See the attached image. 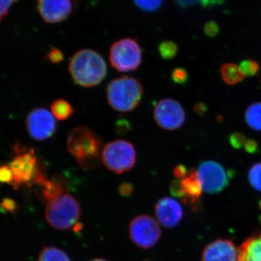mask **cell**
I'll return each instance as SVG.
<instances>
[{
	"label": "cell",
	"instance_id": "15",
	"mask_svg": "<svg viewBox=\"0 0 261 261\" xmlns=\"http://www.w3.org/2000/svg\"><path fill=\"white\" fill-rule=\"evenodd\" d=\"M239 249L231 240L219 239L205 247L201 261H238Z\"/></svg>",
	"mask_w": 261,
	"mask_h": 261
},
{
	"label": "cell",
	"instance_id": "13",
	"mask_svg": "<svg viewBox=\"0 0 261 261\" xmlns=\"http://www.w3.org/2000/svg\"><path fill=\"white\" fill-rule=\"evenodd\" d=\"M37 9L46 23H60L69 17L72 3L70 0H37Z\"/></svg>",
	"mask_w": 261,
	"mask_h": 261
},
{
	"label": "cell",
	"instance_id": "24",
	"mask_svg": "<svg viewBox=\"0 0 261 261\" xmlns=\"http://www.w3.org/2000/svg\"><path fill=\"white\" fill-rule=\"evenodd\" d=\"M240 67L245 76H255L260 70V63L252 60H244L240 63Z\"/></svg>",
	"mask_w": 261,
	"mask_h": 261
},
{
	"label": "cell",
	"instance_id": "20",
	"mask_svg": "<svg viewBox=\"0 0 261 261\" xmlns=\"http://www.w3.org/2000/svg\"><path fill=\"white\" fill-rule=\"evenodd\" d=\"M51 112L56 119L64 121L73 113L71 105L63 99H58L51 105Z\"/></svg>",
	"mask_w": 261,
	"mask_h": 261
},
{
	"label": "cell",
	"instance_id": "11",
	"mask_svg": "<svg viewBox=\"0 0 261 261\" xmlns=\"http://www.w3.org/2000/svg\"><path fill=\"white\" fill-rule=\"evenodd\" d=\"M25 126L29 135L36 141L50 138L57 128L56 118L51 112L43 108H35L25 118Z\"/></svg>",
	"mask_w": 261,
	"mask_h": 261
},
{
	"label": "cell",
	"instance_id": "9",
	"mask_svg": "<svg viewBox=\"0 0 261 261\" xmlns=\"http://www.w3.org/2000/svg\"><path fill=\"white\" fill-rule=\"evenodd\" d=\"M197 171L206 193H219L229 185L231 173L216 161H203L199 165Z\"/></svg>",
	"mask_w": 261,
	"mask_h": 261
},
{
	"label": "cell",
	"instance_id": "4",
	"mask_svg": "<svg viewBox=\"0 0 261 261\" xmlns=\"http://www.w3.org/2000/svg\"><path fill=\"white\" fill-rule=\"evenodd\" d=\"M143 95V87L140 81L130 76L115 79L108 84L107 99L115 111L128 113L139 106Z\"/></svg>",
	"mask_w": 261,
	"mask_h": 261
},
{
	"label": "cell",
	"instance_id": "40",
	"mask_svg": "<svg viewBox=\"0 0 261 261\" xmlns=\"http://www.w3.org/2000/svg\"><path fill=\"white\" fill-rule=\"evenodd\" d=\"M260 203H261V202H260ZM260 205H261V204H260Z\"/></svg>",
	"mask_w": 261,
	"mask_h": 261
},
{
	"label": "cell",
	"instance_id": "21",
	"mask_svg": "<svg viewBox=\"0 0 261 261\" xmlns=\"http://www.w3.org/2000/svg\"><path fill=\"white\" fill-rule=\"evenodd\" d=\"M38 261H70V259L61 249L51 246L44 247L42 249Z\"/></svg>",
	"mask_w": 261,
	"mask_h": 261
},
{
	"label": "cell",
	"instance_id": "25",
	"mask_svg": "<svg viewBox=\"0 0 261 261\" xmlns=\"http://www.w3.org/2000/svg\"><path fill=\"white\" fill-rule=\"evenodd\" d=\"M171 80L174 84L185 86L190 80V74L185 68L178 67L173 70L171 73Z\"/></svg>",
	"mask_w": 261,
	"mask_h": 261
},
{
	"label": "cell",
	"instance_id": "32",
	"mask_svg": "<svg viewBox=\"0 0 261 261\" xmlns=\"http://www.w3.org/2000/svg\"><path fill=\"white\" fill-rule=\"evenodd\" d=\"M18 1V0H0V6H1V8H0V18H1V20H3V18L8 15L10 7Z\"/></svg>",
	"mask_w": 261,
	"mask_h": 261
},
{
	"label": "cell",
	"instance_id": "3",
	"mask_svg": "<svg viewBox=\"0 0 261 261\" xmlns=\"http://www.w3.org/2000/svg\"><path fill=\"white\" fill-rule=\"evenodd\" d=\"M13 151L14 156L8 164L14 176V181L12 186L15 190H18L23 186L42 185L47 178L38 161L35 149H28L16 144Z\"/></svg>",
	"mask_w": 261,
	"mask_h": 261
},
{
	"label": "cell",
	"instance_id": "7",
	"mask_svg": "<svg viewBox=\"0 0 261 261\" xmlns=\"http://www.w3.org/2000/svg\"><path fill=\"white\" fill-rule=\"evenodd\" d=\"M110 63L121 73L134 71L140 67L142 61V49L135 39L125 38L111 45Z\"/></svg>",
	"mask_w": 261,
	"mask_h": 261
},
{
	"label": "cell",
	"instance_id": "6",
	"mask_svg": "<svg viewBox=\"0 0 261 261\" xmlns=\"http://www.w3.org/2000/svg\"><path fill=\"white\" fill-rule=\"evenodd\" d=\"M102 162L108 169L118 174L129 171L137 162L135 146L123 140L109 142L103 148Z\"/></svg>",
	"mask_w": 261,
	"mask_h": 261
},
{
	"label": "cell",
	"instance_id": "29",
	"mask_svg": "<svg viewBox=\"0 0 261 261\" xmlns=\"http://www.w3.org/2000/svg\"><path fill=\"white\" fill-rule=\"evenodd\" d=\"M0 181L2 183L13 185V181H14V176H13V171H12L9 165H3L0 167Z\"/></svg>",
	"mask_w": 261,
	"mask_h": 261
},
{
	"label": "cell",
	"instance_id": "27",
	"mask_svg": "<svg viewBox=\"0 0 261 261\" xmlns=\"http://www.w3.org/2000/svg\"><path fill=\"white\" fill-rule=\"evenodd\" d=\"M175 1L181 7H188L194 5H200L202 7H210L221 3V0H175Z\"/></svg>",
	"mask_w": 261,
	"mask_h": 261
},
{
	"label": "cell",
	"instance_id": "36",
	"mask_svg": "<svg viewBox=\"0 0 261 261\" xmlns=\"http://www.w3.org/2000/svg\"><path fill=\"white\" fill-rule=\"evenodd\" d=\"M189 171L185 165L179 164L173 168V173L176 179H183L188 175Z\"/></svg>",
	"mask_w": 261,
	"mask_h": 261
},
{
	"label": "cell",
	"instance_id": "37",
	"mask_svg": "<svg viewBox=\"0 0 261 261\" xmlns=\"http://www.w3.org/2000/svg\"><path fill=\"white\" fill-rule=\"evenodd\" d=\"M208 106L205 103L202 102H196L193 106V111L199 116H204L208 111Z\"/></svg>",
	"mask_w": 261,
	"mask_h": 261
},
{
	"label": "cell",
	"instance_id": "10",
	"mask_svg": "<svg viewBox=\"0 0 261 261\" xmlns=\"http://www.w3.org/2000/svg\"><path fill=\"white\" fill-rule=\"evenodd\" d=\"M153 116L161 128L174 130L181 128L186 120V114L181 103L171 98L161 99L154 108Z\"/></svg>",
	"mask_w": 261,
	"mask_h": 261
},
{
	"label": "cell",
	"instance_id": "22",
	"mask_svg": "<svg viewBox=\"0 0 261 261\" xmlns=\"http://www.w3.org/2000/svg\"><path fill=\"white\" fill-rule=\"evenodd\" d=\"M159 51L163 59L172 60L177 56L178 45L172 41H164L160 44Z\"/></svg>",
	"mask_w": 261,
	"mask_h": 261
},
{
	"label": "cell",
	"instance_id": "5",
	"mask_svg": "<svg viewBox=\"0 0 261 261\" xmlns=\"http://www.w3.org/2000/svg\"><path fill=\"white\" fill-rule=\"evenodd\" d=\"M81 216L80 202L65 192L47 203L45 218L51 227L67 230L77 224Z\"/></svg>",
	"mask_w": 261,
	"mask_h": 261
},
{
	"label": "cell",
	"instance_id": "31",
	"mask_svg": "<svg viewBox=\"0 0 261 261\" xmlns=\"http://www.w3.org/2000/svg\"><path fill=\"white\" fill-rule=\"evenodd\" d=\"M1 207L5 212H9L10 214H14L17 210V204L13 199L5 197L2 201Z\"/></svg>",
	"mask_w": 261,
	"mask_h": 261
},
{
	"label": "cell",
	"instance_id": "2",
	"mask_svg": "<svg viewBox=\"0 0 261 261\" xmlns=\"http://www.w3.org/2000/svg\"><path fill=\"white\" fill-rule=\"evenodd\" d=\"M68 69L75 84L86 88L99 85L107 75L106 61L91 49L76 51L70 59Z\"/></svg>",
	"mask_w": 261,
	"mask_h": 261
},
{
	"label": "cell",
	"instance_id": "39",
	"mask_svg": "<svg viewBox=\"0 0 261 261\" xmlns=\"http://www.w3.org/2000/svg\"><path fill=\"white\" fill-rule=\"evenodd\" d=\"M73 2H74L75 4H76L77 2H78V0H73Z\"/></svg>",
	"mask_w": 261,
	"mask_h": 261
},
{
	"label": "cell",
	"instance_id": "35",
	"mask_svg": "<svg viewBox=\"0 0 261 261\" xmlns=\"http://www.w3.org/2000/svg\"><path fill=\"white\" fill-rule=\"evenodd\" d=\"M118 192H119V194L122 197H129L134 192L133 185L132 184L128 183V182H123L118 187Z\"/></svg>",
	"mask_w": 261,
	"mask_h": 261
},
{
	"label": "cell",
	"instance_id": "28",
	"mask_svg": "<svg viewBox=\"0 0 261 261\" xmlns=\"http://www.w3.org/2000/svg\"><path fill=\"white\" fill-rule=\"evenodd\" d=\"M246 141V136L241 132H234L231 134L228 138L230 145L236 149H241L245 145Z\"/></svg>",
	"mask_w": 261,
	"mask_h": 261
},
{
	"label": "cell",
	"instance_id": "33",
	"mask_svg": "<svg viewBox=\"0 0 261 261\" xmlns=\"http://www.w3.org/2000/svg\"><path fill=\"white\" fill-rule=\"evenodd\" d=\"M244 148L249 154H255L259 152V145L256 140L254 139L247 140L244 145Z\"/></svg>",
	"mask_w": 261,
	"mask_h": 261
},
{
	"label": "cell",
	"instance_id": "23",
	"mask_svg": "<svg viewBox=\"0 0 261 261\" xmlns=\"http://www.w3.org/2000/svg\"><path fill=\"white\" fill-rule=\"evenodd\" d=\"M250 185L257 191L261 192V162L255 163L248 173Z\"/></svg>",
	"mask_w": 261,
	"mask_h": 261
},
{
	"label": "cell",
	"instance_id": "17",
	"mask_svg": "<svg viewBox=\"0 0 261 261\" xmlns=\"http://www.w3.org/2000/svg\"><path fill=\"white\" fill-rule=\"evenodd\" d=\"M41 187L43 199L47 201V203L65 192H68L66 182L61 175H56L51 180L47 178Z\"/></svg>",
	"mask_w": 261,
	"mask_h": 261
},
{
	"label": "cell",
	"instance_id": "1",
	"mask_svg": "<svg viewBox=\"0 0 261 261\" xmlns=\"http://www.w3.org/2000/svg\"><path fill=\"white\" fill-rule=\"evenodd\" d=\"M67 149L82 169L99 166L102 162V142L97 133L87 126H78L70 132Z\"/></svg>",
	"mask_w": 261,
	"mask_h": 261
},
{
	"label": "cell",
	"instance_id": "19",
	"mask_svg": "<svg viewBox=\"0 0 261 261\" xmlns=\"http://www.w3.org/2000/svg\"><path fill=\"white\" fill-rule=\"evenodd\" d=\"M245 119L250 128L261 132V102L253 103L247 108Z\"/></svg>",
	"mask_w": 261,
	"mask_h": 261
},
{
	"label": "cell",
	"instance_id": "30",
	"mask_svg": "<svg viewBox=\"0 0 261 261\" xmlns=\"http://www.w3.org/2000/svg\"><path fill=\"white\" fill-rule=\"evenodd\" d=\"M47 58L54 64H58L64 60V56L61 50L58 48L51 47L50 50L47 53Z\"/></svg>",
	"mask_w": 261,
	"mask_h": 261
},
{
	"label": "cell",
	"instance_id": "14",
	"mask_svg": "<svg viewBox=\"0 0 261 261\" xmlns=\"http://www.w3.org/2000/svg\"><path fill=\"white\" fill-rule=\"evenodd\" d=\"M154 212L159 224L166 228L177 226L183 217L181 205L171 197H165L159 200Z\"/></svg>",
	"mask_w": 261,
	"mask_h": 261
},
{
	"label": "cell",
	"instance_id": "34",
	"mask_svg": "<svg viewBox=\"0 0 261 261\" xmlns=\"http://www.w3.org/2000/svg\"><path fill=\"white\" fill-rule=\"evenodd\" d=\"M206 35L209 37H215L219 32V27L215 22H209L205 25L204 28Z\"/></svg>",
	"mask_w": 261,
	"mask_h": 261
},
{
	"label": "cell",
	"instance_id": "26",
	"mask_svg": "<svg viewBox=\"0 0 261 261\" xmlns=\"http://www.w3.org/2000/svg\"><path fill=\"white\" fill-rule=\"evenodd\" d=\"M163 0H135V4L144 11L152 12L159 9Z\"/></svg>",
	"mask_w": 261,
	"mask_h": 261
},
{
	"label": "cell",
	"instance_id": "18",
	"mask_svg": "<svg viewBox=\"0 0 261 261\" xmlns=\"http://www.w3.org/2000/svg\"><path fill=\"white\" fill-rule=\"evenodd\" d=\"M221 75L225 83L230 86L240 83L245 77L240 67L234 63H226L222 65Z\"/></svg>",
	"mask_w": 261,
	"mask_h": 261
},
{
	"label": "cell",
	"instance_id": "38",
	"mask_svg": "<svg viewBox=\"0 0 261 261\" xmlns=\"http://www.w3.org/2000/svg\"><path fill=\"white\" fill-rule=\"evenodd\" d=\"M91 261H108V260H105V259H103V258H97V259H94V260H92Z\"/></svg>",
	"mask_w": 261,
	"mask_h": 261
},
{
	"label": "cell",
	"instance_id": "16",
	"mask_svg": "<svg viewBox=\"0 0 261 261\" xmlns=\"http://www.w3.org/2000/svg\"><path fill=\"white\" fill-rule=\"evenodd\" d=\"M238 261H261V232L247 238L239 247Z\"/></svg>",
	"mask_w": 261,
	"mask_h": 261
},
{
	"label": "cell",
	"instance_id": "8",
	"mask_svg": "<svg viewBox=\"0 0 261 261\" xmlns=\"http://www.w3.org/2000/svg\"><path fill=\"white\" fill-rule=\"evenodd\" d=\"M161 236V229L159 222L151 216L141 215L130 223V240L140 248H151L159 242Z\"/></svg>",
	"mask_w": 261,
	"mask_h": 261
},
{
	"label": "cell",
	"instance_id": "12",
	"mask_svg": "<svg viewBox=\"0 0 261 261\" xmlns=\"http://www.w3.org/2000/svg\"><path fill=\"white\" fill-rule=\"evenodd\" d=\"M169 189L174 197H179L190 206L198 204L199 199L203 192L197 169L194 168L190 170L188 175L183 179H176L171 182Z\"/></svg>",
	"mask_w": 261,
	"mask_h": 261
}]
</instances>
